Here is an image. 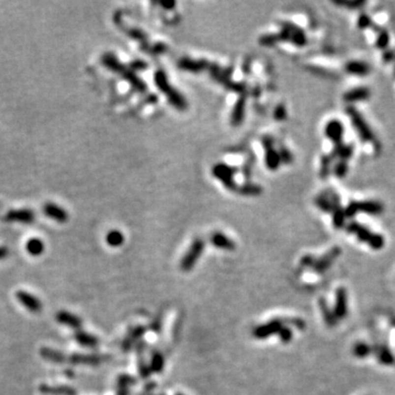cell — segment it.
<instances>
[{"label":"cell","mask_w":395,"mask_h":395,"mask_svg":"<svg viewBox=\"0 0 395 395\" xmlns=\"http://www.w3.org/2000/svg\"><path fill=\"white\" fill-rule=\"evenodd\" d=\"M347 292L344 288H339L336 292L335 305L333 312L335 314L336 320H344L348 313V300H347Z\"/></svg>","instance_id":"obj_9"},{"label":"cell","mask_w":395,"mask_h":395,"mask_svg":"<svg viewBox=\"0 0 395 395\" xmlns=\"http://www.w3.org/2000/svg\"><path fill=\"white\" fill-rule=\"evenodd\" d=\"M285 325H291L294 326L298 330H304L305 328V322L299 317H292V318H287V320H283Z\"/></svg>","instance_id":"obj_30"},{"label":"cell","mask_w":395,"mask_h":395,"mask_svg":"<svg viewBox=\"0 0 395 395\" xmlns=\"http://www.w3.org/2000/svg\"><path fill=\"white\" fill-rule=\"evenodd\" d=\"M40 391L51 395H76V390L69 387H50V385L42 384Z\"/></svg>","instance_id":"obj_19"},{"label":"cell","mask_w":395,"mask_h":395,"mask_svg":"<svg viewBox=\"0 0 395 395\" xmlns=\"http://www.w3.org/2000/svg\"><path fill=\"white\" fill-rule=\"evenodd\" d=\"M346 71L351 75L365 76V75L369 74L370 67L367 63H365V61H349V63L346 65Z\"/></svg>","instance_id":"obj_17"},{"label":"cell","mask_w":395,"mask_h":395,"mask_svg":"<svg viewBox=\"0 0 395 395\" xmlns=\"http://www.w3.org/2000/svg\"><path fill=\"white\" fill-rule=\"evenodd\" d=\"M284 325V321L281 318H273L266 324L257 326L253 331V336L256 339H267L268 337L278 334V332Z\"/></svg>","instance_id":"obj_6"},{"label":"cell","mask_w":395,"mask_h":395,"mask_svg":"<svg viewBox=\"0 0 395 395\" xmlns=\"http://www.w3.org/2000/svg\"><path fill=\"white\" fill-rule=\"evenodd\" d=\"M347 113H348L350 120L353 122L355 130L361 137V140L367 143H373V144L377 145V140H375L374 133L371 130V127L367 123V121H365L364 117L361 116V113H359L357 109L351 106L347 108Z\"/></svg>","instance_id":"obj_3"},{"label":"cell","mask_w":395,"mask_h":395,"mask_svg":"<svg viewBox=\"0 0 395 395\" xmlns=\"http://www.w3.org/2000/svg\"><path fill=\"white\" fill-rule=\"evenodd\" d=\"M389 44V33L387 31H382L380 33L377 40V46L379 49H385Z\"/></svg>","instance_id":"obj_31"},{"label":"cell","mask_w":395,"mask_h":395,"mask_svg":"<svg viewBox=\"0 0 395 395\" xmlns=\"http://www.w3.org/2000/svg\"><path fill=\"white\" fill-rule=\"evenodd\" d=\"M137 358H139V361H137V365H139V373L143 379H147L151 375L152 371L150 368V365H147L145 363L144 358H143V354L142 353H137Z\"/></svg>","instance_id":"obj_26"},{"label":"cell","mask_w":395,"mask_h":395,"mask_svg":"<svg viewBox=\"0 0 395 395\" xmlns=\"http://www.w3.org/2000/svg\"><path fill=\"white\" fill-rule=\"evenodd\" d=\"M160 328H161V321H160V318H157V320H155L153 323H152L151 330L155 333H159Z\"/></svg>","instance_id":"obj_35"},{"label":"cell","mask_w":395,"mask_h":395,"mask_svg":"<svg viewBox=\"0 0 395 395\" xmlns=\"http://www.w3.org/2000/svg\"><path fill=\"white\" fill-rule=\"evenodd\" d=\"M135 383V380L131 375L123 374L118 379V393L117 395H128L130 393V387Z\"/></svg>","instance_id":"obj_21"},{"label":"cell","mask_w":395,"mask_h":395,"mask_svg":"<svg viewBox=\"0 0 395 395\" xmlns=\"http://www.w3.org/2000/svg\"><path fill=\"white\" fill-rule=\"evenodd\" d=\"M318 305H320L321 308V313L323 315V318H324V322L326 323V325L328 327H334L337 324V320L335 317V314L333 312L332 308L328 306L327 302L325 301L324 299H321L320 302H318Z\"/></svg>","instance_id":"obj_18"},{"label":"cell","mask_w":395,"mask_h":395,"mask_svg":"<svg viewBox=\"0 0 395 395\" xmlns=\"http://www.w3.org/2000/svg\"><path fill=\"white\" fill-rule=\"evenodd\" d=\"M377 358L380 363L385 365H391L394 364V356L387 347H379L377 350Z\"/></svg>","instance_id":"obj_23"},{"label":"cell","mask_w":395,"mask_h":395,"mask_svg":"<svg viewBox=\"0 0 395 395\" xmlns=\"http://www.w3.org/2000/svg\"><path fill=\"white\" fill-rule=\"evenodd\" d=\"M347 232L350 234H355L360 242L368 244L372 249H381L384 246V239L382 235L377 234V233H372L367 227L359 224L357 222H351L350 224L347 226Z\"/></svg>","instance_id":"obj_2"},{"label":"cell","mask_w":395,"mask_h":395,"mask_svg":"<svg viewBox=\"0 0 395 395\" xmlns=\"http://www.w3.org/2000/svg\"><path fill=\"white\" fill-rule=\"evenodd\" d=\"M371 25V20L368 16H365V14H361L358 19V26L361 29H365V28H368Z\"/></svg>","instance_id":"obj_34"},{"label":"cell","mask_w":395,"mask_h":395,"mask_svg":"<svg viewBox=\"0 0 395 395\" xmlns=\"http://www.w3.org/2000/svg\"><path fill=\"white\" fill-rule=\"evenodd\" d=\"M333 216H334V220H333V223H334L335 227L340 228V227L344 226V224H345V216H346L345 210H341V209L336 207L334 209V215H333Z\"/></svg>","instance_id":"obj_28"},{"label":"cell","mask_w":395,"mask_h":395,"mask_svg":"<svg viewBox=\"0 0 395 395\" xmlns=\"http://www.w3.org/2000/svg\"><path fill=\"white\" fill-rule=\"evenodd\" d=\"M347 169H348V166H347L346 161H340L339 164L336 165L335 174L338 176V177H344L347 173Z\"/></svg>","instance_id":"obj_32"},{"label":"cell","mask_w":395,"mask_h":395,"mask_svg":"<svg viewBox=\"0 0 395 395\" xmlns=\"http://www.w3.org/2000/svg\"><path fill=\"white\" fill-rule=\"evenodd\" d=\"M383 204L379 201H354L345 209V214L348 217H353L359 212L370 215H379L383 212Z\"/></svg>","instance_id":"obj_4"},{"label":"cell","mask_w":395,"mask_h":395,"mask_svg":"<svg viewBox=\"0 0 395 395\" xmlns=\"http://www.w3.org/2000/svg\"><path fill=\"white\" fill-rule=\"evenodd\" d=\"M211 242L216 248H220L223 250L235 249L234 242L228 239V237H226L224 234H222V233H214L211 237Z\"/></svg>","instance_id":"obj_16"},{"label":"cell","mask_w":395,"mask_h":395,"mask_svg":"<svg viewBox=\"0 0 395 395\" xmlns=\"http://www.w3.org/2000/svg\"><path fill=\"white\" fill-rule=\"evenodd\" d=\"M7 256H8V249L6 248V247L0 246V259L6 258Z\"/></svg>","instance_id":"obj_36"},{"label":"cell","mask_w":395,"mask_h":395,"mask_svg":"<svg viewBox=\"0 0 395 395\" xmlns=\"http://www.w3.org/2000/svg\"><path fill=\"white\" fill-rule=\"evenodd\" d=\"M203 249H204V242L200 239L194 241L192 243V245L190 246L187 254L183 256V258L180 261V268H182V270L185 271V273L191 270L194 267V265H196L198 259L200 258V256H201Z\"/></svg>","instance_id":"obj_5"},{"label":"cell","mask_w":395,"mask_h":395,"mask_svg":"<svg viewBox=\"0 0 395 395\" xmlns=\"http://www.w3.org/2000/svg\"><path fill=\"white\" fill-rule=\"evenodd\" d=\"M145 333L146 328L144 326H136L134 328H132L122 342V348L125 351L130 350L133 346H135L137 342L140 341V339L144 336Z\"/></svg>","instance_id":"obj_13"},{"label":"cell","mask_w":395,"mask_h":395,"mask_svg":"<svg viewBox=\"0 0 395 395\" xmlns=\"http://www.w3.org/2000/svg\"><path fill=\"white\" fill-rule=\"evenodd\" d=\"M56 320L59 321L61 324H64L66 326L74 328V330H79L80 326H82V320H80L79 317L66 311H61L57 314Z\"/></svg>","instance_id":"obj_15"},{"label":"cell","mask_w":395,"mask_h":395,"mask_svg":"<svg viewBox=\"0 0 395 395\" xmlns=\"http://www.w3.org/2000/svg\"><path fill=\"white\" fill-rule=\"evenodd\" d=\"M16 297L23 306H26L30 312L37 313L42 310V303L40 300L26 291H18Z\"/></svg>","instance_id":"obj_10"},{"label":"cell","mask_w":395,"mask_h":395,"mask_svg":"<svg viewBox=\"0 0 395 395\" xmlns=\"http://www.w3.org/2000/svg\"><path fill=\"white\" fill-rule=\"evenodd\" d=\"M43 211H44L47 216L53 218L54 221L59 223H66L68 221L67 212L65 211V209L57 206V204L46 203L44 208H43Z\"/></svg>","instance_id":"obj_12"},{"label":"cell","mask_w":395,"mask_h":395,"mask_svg":"<svg viewBox=\"0 0 395 395\" xmlns=\"http://www.w3.org/2000/svg\"><path fill=\"white\" fill-rule=\"evenodd\" d=\"M75 338L77 340L78 344H80L84 347H89V348H93L99 344V340L97 337H94L91 334H88V333L79 331L76 332Z\"/></svg>","instance_id":"obj_20"},{"label":"cell","mask_w":395,"mask_h":395,"mask_svg":"<svg viewBox=\"0 0 395 395\" xmlns=\"http://www.w3.org/2000/svg\"><path fill=\"white\" fill-rule=\"evenodd\" d=\"M371 353H372V348L365 342H358L354 347V355L358 358H365Z\"/></svg>","instance_id":"obj_25"},{"label":"cell","mask_w":395,"mask_h":395,"mask_svg":"<svg viewBox=\"0 0 395 395\" xmlns=\"http://www.w3.org/2000/svg\"><path fill=\"white\" fill-rule=\"evenodd\" d=\"M370 97V90L365 87H358L351 89L344 94V100L347 102L364 101Z\"/></svg>","instance_id":"obj_14"},{"label":"cell","mask_w":395,"mask_h":395,"mask_svg":"<svg viewBox=\"0 0 395 395\" xmlns=\"http://www.w3.org/2000/svg\"><path fill=\"white\" fill-rule=\"evenodd\" d=\"M339 255H340V249L338 247H334V248H332L326 255L322 256L321 258L315 259V263H314V266L312 267L313 270L315 271L316 273H324L328 268H331V266L337 258H338Z\"/></svg>","instance_id":"obj_7"},{"label":"cell","mask_w":395,"mask_h":395,"mask_svg":"<svg viewBox=\"0 0 395 395\" xmlns=\"http://www.w3.org/2000/svg\"><path fill=\"white\" fill-rule=\"evenodd\" d=\"M107 242L112 247H119L124 242V237L119 231H112L107 235Z\"/></svg>","instance_id":"obj_27"},{"label":"cell","mask_w":395,"mask_h":395,"mask_svg":"<svg viewBox=\"0 0 395 395\" xmlns=\"http://www.w3.org/2000/svg\"><path fill=\"white\" fill-rule=\"evenodd\" d=\"M325 133L328 139H331L337 145H339L341 144L342 136H344V125L338 120H332L326 125Z\"/></svg>","instance_id":"obj_11"},{"label":"cell","mask_w":395,"mask_h":395,"mask_svg":"<svg viewBox=\"0 0 395 395\" xmlns=\"http://www.w3.org/2000/svg\"><path fill=\"white\" fill-rule=\"evenodd\" d=\"M34 218L35 214L30 209H19V210L9 211L4 216V221L31 224V223L34 222Z\"/></svg>","instance_id":"obj_8"},{"label":"cell","mask_w":395,"mask_h":395,"mask_svg":"<svg viewBox=\"0 0 395 395\" xmlns=\"http://www.w3.org/2000/svg\"><path fill=\"white\" fill-rule=\"evenodd\" d=\"M27 249L32 256H39L44 250V244L39 239H32L28 242Z\"/></svg>","instance_id":"obj_24"},{"label":"cell","mask_w":395,"mask_h":395,"mask_svg":"<svg viewBox=\"0 0 395 395\" xmlns=\"http://www.w3.org/2000/svg\"><path fill=\"white\" fill-rule=\"evenodd\" d=\"M41 356L52 363H69L74 365H96L104 361V357L96 355H71L66 356L60 351L51 348H42Z\"/></svg>","instance_id":"obj_1"},{"label":"cell","mask_w":395,"mask_h":395,"mask_svg":"<svg viewBox=\"0 0 395 395\" xmlns=\"http://www.w3.org/2000/svg\"><path fill=\"white\" fill-rule=\"evenodd\" d=\"M165 367V358L164 356L161 355L158 351H156V353L153 354L152 356V360H151V371L152 372H156V373H160L161 371H163Z\"/></svg>","instance_id":"obj_22"},{"label":"cell","mask_w":395,"mask_h":395,"mask_svg":"<svg viewBox=\"0 0 395 395\" xmlns=\"http://www.w3.org/2000/svg\"><path fill=\"white\" fill-rule=\"evenodd\" d=\"M277 335L279 336V339L281 340L282 342H284V344H288V342L291 341L292 337H293L291 328L288 327V326H285V325L283 327H281V330L278 332Z\"/></svg>","instance_id":"obj_29"},{"label":"cell","mask_w":395,"mask_h":395,"mask_svg":"<svg viewBox=\"0 0 395 395\" xmlns=\"http://www.w3.org/2000/svg\"><path fill=\"white\" fill-rule=\"evenodd\" d=\"M175 395H183L182 393H177V394H175Z\"/></svg>","instance_id":"obj_37"},{"label":"cell","mask_w":395,"mask_h":395,"mask_svg":"<svg viewBox=\"0 0 395 395\" xmlns=\"http://www.w3.org/2000/svg\"><path fill=\"white\" fill-rule=\"evenodd\" d=\"M315 259H316V258H314L313 256L306 255V256H304L303 258L301 259V265L303 266V267H310V268H312L313 266H314V263H315Z\"/></svg>","instance_id":"obj_33"},{"label":"cell","mask_w":395,"mask_h":395,"mask_svg":"<svg viewBox=\"0 0 395 395\" xmlns=\"http://www.w3.org/2000/svg\"><path fill=\"white\" fill-rule=\"evenodd\" d=\"M161 395H164V394H161Z\"/></svg>","instance_id":"obj_38"}]
</instances>
